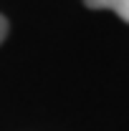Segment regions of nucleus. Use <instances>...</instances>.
Listing matches in <instances>:
<instances>
[{
	"label": "nucleus",
	"mask_w": 129,
	"mask_h": 131,
	"mask_svg": "<svg viewBox=\"0 0 129 131\" xmlns=\"http://www.w3.org/2000/svg\"><path fill=\"white\" fill-rule=\"evenodd\" d=\"M84 5L89 10H112L124 23H129V0H84Z\"/></svg>",
	"instance_id": "nucleus-1"
},
{
	"label": "nucleus",
	"mask_w": 129,
	"mask_h": 131,
	"mask_svg": "<svg viewBox=\"0 0 129 131\" xmlns=\"http://www.w3.org/2000/svg\"><path fill=\"white\" fill-rule=\"evenodd\" d=\"M8 33H10V23H8V18L0 15V43L8 38Z\"/></svg>",
	"instance_id": "nucleus-2"
}]
</instances>
